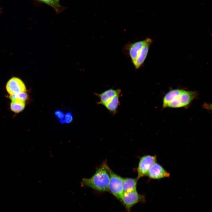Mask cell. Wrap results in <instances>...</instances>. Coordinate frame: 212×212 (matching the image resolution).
I'll list each match as a JSON object with an SVG mask.
<instances>
[{
	"label": "cell",
	"instance_id": "cell-9",
	"mask_svg": "<svg viewBox=\"0 0 212 212\" xmlns=\"http://www.w3.org/2000/svg\"><path fill=\"white\" fill-rule=\"evenodd\" d=\"M121 90L120 89H114L113 88L107 90L100 94L95 93V94L99 97L100 101L97 102L98 104L104 105L107 102L114 97L120 95Z\"/></svg>",
	"mask_w": 212,
	"mask_h": 212
},
{
	"label": "cell",
	"instance_id": "cell-13",
	"mask_svg": "<svg viewBox=\"0 0 212 212\" xmlns=\"http://www.w3.org/2000/svg\"><path fill=\"white\" fill-rule=\"evenodd\" d=\"M39 2L44 3L52 7L57 13L63 11L65 8L56 0H37Z\"/></svg>",
	"mask_w": 212,
	"mask_h": 212
},
{
	"label": "cell",
	"instance_id": "cell-8",
	"mask_svg": "<svg viewBox=\"0 0 212 212\" xmlns=\"http://www.w3.org/2000/svg\"><path fill=\"white\" fill-rule=\"evenodd\" d=\"M143 196L139 194L136 190L123 193L122 202L128 209L137 203L144 200Z\"/></svg>",
	"mask_w": 212,
	"mask_h": 212
},
{
	"label": "cell",
	"instance_id": "cell-1",
	"mask_svg": "<svg viewBox=\"0 0 212 212\" xmlns=\"http://www.w3.org/2000/svg\"><path fill=\"white\" fill-rule=\"evenodd\" d=\"M197 95L196 92L184 90H172L168 92L163 99L164 108H178L188 105Z\"/></svg>",
	"mask_w": 212,
	"mask_h": 212
},
{
	"label": "cell",
	"instance_id": "cell-10",
	"mask_svg": "<svg viewBox=\"0 0 212 212\" xmlns=\"http://www.w3.org/2000/svg\"><path fill=\"white\" fill-rule=\"evenodd\" d=\"M152 42V40L150 39L148 42L142 48L136 61L133 64L136 69H138L143 64Z\"/></svg>",
	"mask_w": 212,
	"mask_h": 212
},
{
	"label": "cell",
	"instance_id": "cell-7",
	"mask_svg": "<svg viewBox=\"0 0 212 212\" xmlns=\"http://www.w3.org/2000/svg\"><path fill=\"white\" fill-rule=\"evenodd\" d=\"M147 175L151 179H159L169 177L170 173L167 172L161 165L156 162L150 167Z\"/></svg>",
	"mask_w": 212,
	"mask_h": 212
},
{
	"label": "cell",
	"instance_id": "cell-6",
	"mask_svg": "<svg viewBox=\"0 0 212 212\" xmlns=\"http://www.w3.org/2000/svg\"><path fill=\"white\" fill-rule=\"evenodd\" d=\"M8 93L11 95L25 92L26 88L23 81L20 78L13 77L8 81L6 85Z\"/></svg>",
	"mask_w": 212,
	"mask_h": 212
},
{
	"label": "cell",
	"instance_id": "cell-14",
	"mask_svg": "<svg viewBox=\"0 0 212 212\" xmlns=\"http://www.w3.org/2000/svg\"><path fill=\"white\" fill-rule=\"evenodd\" d=\"M25 105V102L19 100H11L10 104V108L14 112L18 113L22 111Z\"/></svg>",
	"mask_w": 212,
	"mask_h": 212
},
{
	"label": "cell",
	"instance_id": "cell-19",
	"mask_svg": "<svg viewBox=\"0 0 212 212\" xmlns=\"http://www.w3.org/2000/svg\"><path fill=\"white\" fill-rule=\"evenodd\" d=\"M1 8H0V12L1 11Z\"/></svg>",
	"mask_w": 212,
	"mask_h": 212
},
{
	"label": "cell",
	"instance_id": "cell-11",
	"mask_svg": "<svg viewBox=\"0 0 212 212\" xmlns=\"http://www.w3.org/2000/svg\"><path fill=\"white\" fill-rule=\"evenodd\" d=\"M120 95L115 96L104 105L110 112L113 115H115L116 113L118 107L120 104Z\"/></svg>",
	"mask_w": 212,
	"mask_h": 212
},
{
	"label": "cell",
	"instance_id": "cell-16",
	"mask_svg": "<svg viewBox=\"0 0 212 212\" xmlns=\"http://www.w3.org/2000/svg\"><path fill=\"white\" fill-rule=\"evenodd\" d=\"M73 120V117L71 112H66L64 115V118L61 123L69 124Z\"/></svg>",
	"mask_w": 212,
	"mask_h": 212
},
{
	"label": "cell",
	"instance_id": "cell-18",
	"mask_svg": "<svg viewBox=\"0 0 212 212\" xmlns=\"http://www.w3.org/2000/svg\"><path fill=\"white\" fill-rule=\"evenodd\" d=\"M56 0L57 1L59 2V0Z\"/></svg>",
	"mask_w": 212,
	"mask_h": 212
},
{
	"label": "cell",
	"instance_id": "cell-17",
	"mask_svg": "<svg viewBox=\"0 0 212 212\" xmlns=\"http://www.w3.org/2000/svg\"><path fill=\"white\" fill-rule=\"evenodd\" d=\"M54 115L61 123L64 118V112L60 110H57L55 112Z\"/></svg>",
	"mask_w": 212,
	"mask_h": 212
},
{
	"label": "cell",
	"instance_id": "cell-15",
	"mask_svg": "<svg viewBox=\"0 0 212 212\" xmlns=\"http://www.w3.org/2000/svg\"><path fill=\"white\" fill-rule=\"evenodd\" d=\"M28 97V95L25 92L11 95L9 96V98L11 100H19L25 102L27 99Z\"/></svg>",
	"mask_w": 212,
	"mask_h": 212
},
{
	"label": "cell",
	"instance_id": "cell-4",
	"mask_svg": "<svg viewBox=\"0 0 212 212\" xmlns=\"http://www.w3.org/2000/svg\"><path fill=\"white\" fill-rule=\"evenodd\" d=\"M150 39L148 38L143 40L129 42L124 47L123 49L125 54L130 57L133 64L136 61L142 48Z\"/></svg>",
	"mask_w": 212,
	"mask_h": 212
},
{
	"label": "cell",
	"instance_id": "cell-3",
	"mask_svg": "<svg viewBox=\"0 0 212 212\" xmlns=\"http://www.w3.org/2000/svg\"><path fill=\"white\" fill-rule=\"evenodd\" d=\"M107 170L110 177L108 191L122 202L123 195V178L115 173L108 166Z\"/></svg>",
	"mask_w": 212,
	"mask_h": 212
},
{
	"label": "cell",
	"instance_id": "cell-12",
	"mask_svg": "<svg viewBox=\"0 0 212 212\" xmlns=\"http://www.w3.org/2000/svg\"><path fill=\"white\" fill-rule=\"evenodd\" d=\"M138 179L130 178H123V193L136 190Z\"/></svg>",
	"mask_w": 212,
	"mask_h": 212
},
{
	"label": "cell",
	"instance_id": "cell-5",
	"mask_svg": "<svg viewBox=\"0 0 212 212\" xmlns=\"http://www.w3.org/2000/svg\"><path fill=\"white\" fill-rule=\"evenodd\" d=\"M156 158L155 155H148L143 156L140 158L137 169L138 174L137 179L138 180L147 175L150 167L152 164L156 162Z\"/></svg>",
	"mask_w": 212,
	"mask_h": 212
},
{
	"label": "cell",
	"instance_id": "cell-2",
	"mask_svg": "<svg viewBox=\"0 0 212 212\" xmlns=\"http://www.w3.org/2000/svg\"><path fill=\"white\" fill-rule=\"evenodd\" d=\"M108 167L107 163L103 162L91 177L82 179V184L100 191H108L110 177Z\"/></svg>",
	"mask_w": 212,
	"mask_h": 212
}]
</instances>
